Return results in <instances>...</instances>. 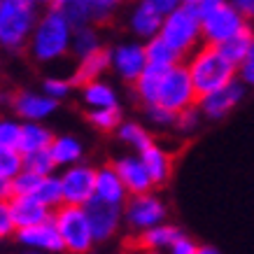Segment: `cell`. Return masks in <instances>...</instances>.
I'll return each mask as SVG.
<instances>
[{
    "mask_svg": "<svg viewBox=\"0 0 254 254\" xmlns=\"http://www.w3.org/2000/svg\"><path fill=\"white\" fill-rule=\"evenodd\" d=\"M72 33H75V26L63 16V12H59L56 7H47L35 23L26 49L35 63L49 65L70 54Z\"/></svg>",
    "mask_w": 254,
    "mask_h": 254,
    "instance_id": "obj_1",
    "label": "cell"
},
{
    "mask_svg": "<svg viewBox=\"0 0 254 254\" xmlns=\"http://www.w3.org/2000/svg\"><path fill=\"white\" fill-rule=\"evenodd\" d=\"M145 52H147V63L149 65H161V68H168V65H175V63L182 61V56L177 54L175 49L161 38V35H154L145 42Z\"/></svg>",
    "mask_w": 254,
    "mask_h": 254,
    "instance_id": "obj_28",
    "label": "cell"
},
{
    "mask_svg": "<svg viewBox=\"0 0 254 254\" xmlns=\"http://www.w3.org/2000/svg\"><path fill=\"white\" fill-rule=\"evenodd\" d=\"M9 110H14V115L21 122H47L59 110V100L49 98L42 89L40 91L26 89V91L12 93Z\"/></svg>",
    "mask_w": 254,
    "mask_h": 254,
    "instance_id": "obj_13",
    "label": "cell"
},
{
    "mask_svg": "<svg viewBox=\"0 0 254 254\" xmlns=\"http://www.w3.org/2000/svg\"><path fill=\"white\" fill-rule=\"evenodd\" d=\"M98 49H103V40H100V33L96 31V23L77 26L75 33H72V49H70V54L82 59V56H89L93 52H98Z\"/></svg>",
    "mask_w": 254,
    "mask_h": 254,
    "instance_id": "obj_26",
    "label": "cell"
},
{
    "mask_svg": "<svg viewBox=\"0 0 254 254\" xmlns=\"http://www.w3.org/2000/svg\"><path fill=\"white\" fill-rule=\"evenodd\" d=\"M56 229L61 233L63 252L68 254H89L96 245L91 231V222L84 205H59L54 210Z\"/></svg>",
    "mask_w": 254,
    "mask_h": 254,
    "instance_id": "obj_6",
    "label": "cell"
},
{
    "mask_svg": "<svg viewBox=\"0 0 254 254\" xmlns=\"http://www.w3.org/2000/svg\"><path fill=\"white\" fill-rule=\"evenodd\" d=\"M21 126H23V122L19 117H2V119H0V145L16 147V149H19Z\"/></svg>",
    "mask_w": 254,
    "mask_h": 254,
    "instance_id": "obj_35",
    "label": "cell"
},
{
    "mask_svg": "<svg viewBox=\"0 0 254 254\" xmlns=\"http://www.w3.org/2000/svg\"><path fill=\"white\" fill-rule=\"evenodd\" d=\"M7 203H9V210H12V217L16 222V229L33 226V224H40L45 219L54 217V210L47 208L45 203H40L35 196H16V193H12L7 198Z\"/></svg>",
    "mask_w": 254,
    "mask_h": 254,
    "instance_id": "obj_17",
    "label": "cell"
},
{
    "mask_svg": "<svg viewBox=\"0 0 254 254\" xmlns=\"http://www.w3.org/2000/svg\"><path fill=\"white\" fill-rule=\"evenodd\" d=\"M145 2H149L154 9H159L163 16L168 14L170 9H175L177 5H180V0H145Z\"/></svg>",
    "mask_w": 254,
    "mask_h": 254,
    "instance_id": "obj_42",
    "label": "cell"
},
{
    "mask_svg": "<svg viewBox=\"0 0 254 254\" xmlns=\"http://www.w3.org/2000/svg\"><path fill=\"white\" fill-rule=\"evenodd\" d=\"M231 2L243 12V16H245L247 21H252L254 19V0H231Z\"/></svg>",
    "mask_w": 254,
    "mask_h": 254,
    "instance_id": "obj_43",
    "label": "cell"
},
{
    "mask_svg": "<svg viewBox=\"0 0 254 254\" xmlns=\"http://www.w3.org/2000/svg\"><path fill=\"white\" fill-rule=\"evenodd\" d=\"M180 236H182V231H180L177 226H173V224H168V222H161V224H156V226H149L145 231H140L138 236H135V247L147 250V252L161 254V252H168V247L173 245Z\"/></svg>",
    "mask_w": 254,
    "mask_h": 254,
    "instance_id": "obj_21",
    "label": "cell"
},
{
    "mask_svg": "<svg viewBox=\"0 0 254 254\" xmlns=\"http://www.w3.org/2000/svg\"><path fill=\"white\" fill-rule=\"evenodd\" d=\"M252 40H254V33L250 31V28H245V31H240L238 35H233V38H229L226 42H222V45H217V47H219L222 54L238 68L240 63H243V59L247 56V52H250Z\"/></svg>",
    "mask_w": 254,
    "mask_h": 254,
    "instance_id": "obj_30",
    "label": "cell"
},
{
    "mask_svg": "<svg viewBox=\"0 0 254 254\" xmlns=\"http://www.w3.org/2000/svg\"><path fill=\"white\" fill-rule=\"evenodd\" d=\"M112 166H115L117 173L122 175L124 185H126V189H128L131 196L133 193H145V191H152V189H154V182H152V177L147 173L140 154H124V156H119Z\"/></svg>",
    "mask_w": 254,
    "mask_h": 254,
    "instance_id": "obj_16",
    "label": "cell"
},
{
    "mask_svg": "<svg viewBox=\"0 0 254 254\" xmlns=\"http://www.w3.org/2000/svg\"><path fill=\"white\" fill-rule=\"evenodd\" d=\"M117 138L122 140L126 147H131L135 154H140L145 147H149L154 142L152 138V133L147 131L142 124L138 122H122L119 124V128H117Z\"/></svg>",
    "mask_w": 254,
    "mask_h": 254,
    "instance_id": "obj_27",
    "label": "cell"
},
{
    "mask_svg": "<svg viewBox=\"0 0 254 254\" xmlns=\"http://www.w3.org/2000/svg\"><path fill=\"white\" fill-rule=\"evenodd\" d=\"M33 196H35L40 203H45L47 208H52V210H56L59 205H63V193H61V182H59V175H56V173H52V175L42 177V182H40V187L35 189V193H33Z\"/></svg>",
    "mask_w": 254,
    "mask_h": 254,
    "instance_id": "obj_31",
    "label": "cell"
},
{
    "mask_svg": "<svg viewBox=\"0 0 254 254\" xmlns=\"http://www.w3.org/2000/svg\"><path fill=\"white\" fill-rule=\"evenodd\" d=\"M40 7H52V5H56V0H35Z\"/></svg>",
    "mask_w": 254,
    "mask_h": 254,
    "instance_id": "obj_46",
    "label": "cell"
},
{
    "mask_svg": "<svg viewBox=\"0 0 254 254\" xmlns=\"http://www.w3.org/2000/svg\"><path fill=\"white\" fill-rule=\"evenodd\" d=\"M40 89H42L49 98H54L61 103V100H65L70 93L75 91V84H72L70 77H47Z\"/></svg>",
    "mask_w": 254,
    "mask_h": 254,
    "instance_id": "obj_36",
    "label": "cell"
},
{
    "mask_svg": "<svg viewBox=\"0 0 254 254\" xmlns=\"http://www.w3.org/2000/svg\"><path fill=\"white\" fill-rule=\"evenodd\" d=\"M187 70L191 75L193 89H196L198 98L217 91V89H222V86H226L229 82H233V79L238 77V68L222 54L219 47L208 45V42L196 47L191 54H189Z\"/></svg>",
    "mask_w": 254,
    "mask_h": 254,
    "instance_id": "obj_2",
    "label": "cell"
},
{
    "mask_svg": "<svg viewBox=\"0 0 254 254\" xmlns=\"http://www.w3.org/2000/svg\"><path fill=\"white\" fill-rule=\"evenodd\" d=\"M196 103H198V96H196V89H193L191 75L187 70V63L180 61L163 70V77H161V84H159V91H156L154 105H161V108L177 115V112L191 108Z\"/></svg>",
    "mask_w": 254,
    "mask_h": 254,
    "instance_id": "obj_7",
    "label": "cell"
},
{
    "mask_svg": "<svg viewBox=\"0 0 254 254\" xmlns=\"http://www.w3.org/2000/svg\"><path fill=\"white\" fill-rule=\"evenodd\" d=\"M196 250H198V245H196L191 238H187L185 233H182V236H180V238H177L175 243L168 247V252H166V254H196Z\"/></svg>",
    "mask_w": 254,
    "mask_h": 254,
    "instance_id": "obj_41",
    "label": "cell"
},
{
    "mask_svg": "<svg viewBox=\"0 0 254 254\" xmlns=\"http://www.w3.org/2000/svg\"><path fill=\"white\" fill-rule=\"evenodd\" d=\"M86 122L91 124L96 131L100 133H112L119 128V124L124 122L122 108H96V110H86Z\"/></svg>",
    "mask_w": 254,
    "mask_h": 254,
    "instance_id": "obj_29",
    "label": "cell"
},
{
    "mask_svg": "<svg viewBox=\"0 0 254 254\" xmlns=\"http://www.w3.org/2000/svg\"><path fill=\"white\" fill-rule=\"evenodd\" d=\"M208 2H224V0H200L198 5H208Z\"/></svg>",
    "mask_w": 254,
    "mask_h": 254,
    "instance_id": "obj_48",
    "label": "cell"
},
{
    "mask_svg": "<svg viewBox=\"0 0 254 254\" xmlns=\"http://www.w3.org/2000/svg\"><path fill=\"white\" fill-rule=\"evenodd\" d=\"M166 217H168L166 203L152 191L133 193L124 203V224L133 233H140V231H145V229H149V226H156V224L166 222Z\"/></svg>",
    "mask_w": 254,
    "mask_h": 254,
    "instance_id": "obj_8",
    "label": "cell"
},
{
    "mask_svg": "<svg viewBox=\"0 0 254 254\" xmlns=\"http://www.w3.org/2000/svg\"><path fill=\"white\" fill-rule=\"evenodd\" d=\"M23 170V154L21 149L16 147L0 145V175L12 180L14 175H19Z\"/></svg>",
    "mask_w": 254,
    "mask_h": 254,
    "instance_id": "obj_32",
    "label": "cell"
},
{
    "mask_svg": "<svg viewBox=\"0 0 254 254\" xmlns=\"http://www.w3.org/2000/svg\"><path fill=\"white\" fill-rule=\"evenodd\" d=\"M84 142L77 135H54L52 145H49V154L54 159L56 168H68L72 163L84 161Z\"/></svg>",
    "mask_w": 254,
    "mask_h": 254,
    "instance_id": "obj_23",
    "label": "cell"
},
{
    "mask_svg": "<svg viewBox=\"0 0 254 254\" xmlns=\"http://www.w3.org/2000/svg\"><path fill=\"white\" fill-rule=\"evenodd\" d=\"M89 222H91V231L96 243H108L119 233L124 224V205H115L108 200H100L93 196L84 205Z\"/></svg>",
    "mask_w": 254,
    "mask_h": 254,
    "instance_id": "obj_11",
    "label": "cell"
},
{
    "mask_svg": "<svg viewBox=\"0 0 254 254\" xmlns=\"http://www.w3.org/2000/svg\"><path fill=\"white\" fill-rule=\"evenodd\" d=\"M145 115L147 119L154 124V126H175V112H170V110L161 108V105H147L145 108Z\"/></svg>",
    "mask_w": 254,
    "mask_h": 254,
    "instance_id": "obj_39",
    "label": "cell"
},
{
    "mask_svg": "<svg viewBox=\"0 0 254 254\" xmlns=\"http://www.w3.org/2000/svg\"><path fill=\"white\" fill-rule=\"evenodd\" d=\"M110 68H112V61H110V49L103 47V49L93 52V54L77 59V65H75V70H72L70 79H72L75 89H79V86H84L86 82L100 79Z\"/></svg>",
    "mask_w": 254,
    "mask_h": 254,
    "instance_id": "obj_20",
    "label": "cell"
},
{
    "mask_svg": "<svg viewBox=\"0 0 254 254\" xmlns=\"http://www.w3.org/2000/svg\"><path fill=\"white\" fill-rule=\"evenodd\" d=\"M16 236V222L12 217V210H9L7 198H0V243L14 238Z\"/></svg>",
    "mask_w": 254,
    "mask_h": 254,
    "instance_id": "obj_38",
    "label": "cell"
},
{
    "mask_svg": "<svg viewBox=\"0 0 254 254\" xmlns=\"http://www.w3.org/2000/svg\"><path fill=\"white\" fill-rule=\"evenodd\" d=\"M198 7H200L203 42H208V45H222L229 38L238 35L240 31L250 28L243 12L233 5L231 0L208 2V5H198Z\"/></svg>",
    "mask_w": 254,
    "mask_h": 254,
    "instance_id": "obj_5",
    "label": "cell"
},
{
    "mask_svg": "<svg viewBox=\"0 0 254 254\" xmlns=\"http://www.w3.org/2000/svg\"><path fill=\"white\" fill-rule=\"evenodd\" d=\"M128 189L124 185L122 175L117 173V168L112 163L108 166H98L96 170V198L115 203V205H124L128 200Z\"/></svg>",
    "mask_w": 254,
    "mask_h": 254,
    "instance_id": "obj_18",
    "label": "cell"
},
{
    "mask_svg": "<svg viewBox=\"0 0 254 254\" xmlns=\"http://www.w3.org/2000/svg\"><path fill=\"white\" fill-rule=\"evenodd\" d=\"M238 77H240V82H243L245 86H252L254 89V40H252V45H250L247 56L238 65Z\"/></svg>",
    "mask_w": 254,
    "mask_h": 254,
    "instance_id": "obj_40",
    "label": "cell"
},
{
    "mask_svg": "<svg viewBox=\"0 0 254 254\" xmlns=\"http://www.w3.org/2000/svg\"><path fill=\"white\" fill-rule=\"evenodd\" d=\"M110 61L117 77L133 84L147 68V52L140 42H122L115 49H110Z\"/></svg>",
    "mask_w": 254,
    "mask_h": 254,
    "instance_id": "obj_14",
    "label": "cell"
},
{
    "mask_svg": "<svg viewBox=\"0 0 254 254\" xmlns=\"http://www.w3.org/2000/svg\"><path fill=\"white\" fill-rule=\"evenodd\" d=\"M131 254H156V252H147V250H140V247H135Z\"/></svg>",
    "mask_w": 254,
    "mask_h": 254,
    "instance_id": "obj_47",
    "label": "cell"
},
{
    "mask_svg": "<svg viewBox=\"0 0 254 254\" xmlns=\"http://www.w3.org/2000/svg\"><path fill=\"white\" fill-rule=\"evenodd\" d=\"M140 159L145 163V168H147V173H149V177H152L154 187H161L170 180V173H173V156H170L161 145L152 142L149 147H145V149L140 152Z\"/></svg>",
    "mask_w": 254,
    "mask_h": 254,
    "instance_id": "obj_22",
    "label": "cell"
},
{
    "mask_svg": "<svg viewBox=\"0 0 254 254\" xmlns=\"http://www.w3.org/2000/svg\"><path fill=\"white\" fill-rule=\"evenodd\" d=\"M52 140H54V131L49 126H45V122H23L19 149H21V154L47 149L52 145Z\"/></svg>",
    "mask_w": 254,
    "mask_h": 254,
    "instance_id": "obj_25",
    "label": "cell"
},
{
    "mask_svg": "<svg viewBox=\"0 0 254 254\" xmlns=\"http://www.w3.org/2000/svg\"><path fill=\"white\" fill-rule=\"evenodd\" d=\"M9 193H12V189H9V180L0 175V198H9Z\"/></svg>",
    "mask_w": 254,
    "mask_h": 254,
    "instance_id": "obj_44",
    "label": "cell"
},
{
    "mask_svg": "<svg viewBox=\"0 0 254 254\" xmlns=\"http://www.w3.org/2000/svg\"><path fill=\"white\" fill-rule=\"evenodd\" d=\"M122 2L124 0H56V5L52 7L63 12V16L77 28L86 23L108 21Z\"/></svg>",
    "mask_w": 254,
    "mask_h": 254,
    "instance_id": "obj_10",
    "label": "cell"
},
{
    "mask_svg": "<svg viewBox=\"0 0 254 254\" xmlns=\"http://www.w3.org/2000/svg\"><path fill=\"white\" fill-rule=\"evenodd\" d=\"M23 168L33 170V173H38V175H52V173H56V163H54V159H52V154H49V147L23 154Z\"/></svg>",
    "mask_w": 254,
    "mask_h": 254,
    "instance_id": "obj_33",
    "label": "cell"
},
{
    "mask_svg": "<svg viewBox=\"0 0 254 254\" xmlns=\"http://www.w3.org/2000/svg\"><path fill=\"white\" fill-rule=\"evenodd\" d=\"M196 254H219L215 250V247H210V245H203V247H198V250H196Z\"/></svg>",
    "mask_w": 254,
    "mask_h": 254,
    "instance_id": "obj_45",
    "label": "cell"
},
{
    "mask_svg": "<svg viewBox=\"0 0 254 254\" xmlns=\"http://www.w3.org/2000/svg\"><path fill=\"white\" fill-rule=\"evenodd\" d=\"M243 96H245V84L236 77L226 86H222V89H217V91L198 98L196 105H198L203 117H208V119H222V117H226L231 110H236V105L243 100Z\"/></svg>",
    "mask_w": 254,
    "mask_h": 254,
    "instance_id": "obj_15",
    "label": "cell"
},
{
    "mask_svg": "<svg viewBox=\"0 0 254 254\" xmlns=\"http://www.w3.org/2000/svg\"><path fill=\"white\" fill-rule=\"evenodd\" d=\"M79 93H82V103H84L86 110H96V108H115L119 105V96H117V89L105 79H93V82H86L84 86H79Z\"/></svg>",
    "mask_w": 254,
    "mask_h": 254,
    "instance_id": "obj_24",
    "label": "cell"
},
{
    "mask_svg": "<svg viewBox=\"0 0 254 254\" xmlns=\"http://www.w3.org/2000/svg\"><path fill=\"white\" fill-rule=\"evenodd\" d=\"M200 110L198 105H191V108H187L182 110V112H177L175 117V128L177 131H182V133H191L198 128V122H200Z\"/></svg>",
    "mask_w": 254,
    "mask_h": 254,
    "instance_id": "obj_37",
    "label": "cell"
},
{
    "mask_svg": "<svg viewBox=\"0 0 254 254\" xmlns=\"http://www.w3.org/2000/svg\"><path fill=\"white\" fill-rule=\"evenodd\" d=\"M159 35H161L180 56L191 54L193 49L200 47V42H203L200 7L193 5V2H180L175 9H170L168 14L163 16Z\"/></svg>",
    "mask_w": 254,
    "mask_h": 254,
    "instance_id": "obj_4",
    "label": "cell"
},
{
    "mask_svg": "<svg viewBox=\"0 0 254 254\" xmlns=\"http://www.w3.org/2000/svg\"><path fill=\"white\" fill-rule=\"evenodd\" d=\"M42 177L45 175H38V173H33V170L23 168L19 175H14L9 180V189H12V193H16V196H33L35 189L40 187V182H42ZM12 193H9V196H12Z\"/></svg>",
    "mask_w": 254,
    "mask_h": 254,
    "instance_id": "obj_34",
    "label": "cell"
},
{
    "mask_svg": "<svg viewBox=\"0 0 254 254\" xmlns=\"http://www.w3.org/2000/svg\"><path fill=\"white\" fill-rule=\"evenodd\" d=\"M16 243L26 250H33V252H42V254H61L63 252V240L61 233L56 229L54 217L52 219H45L40 224H33V226H21L16 229Z\"/></svg>",
    "mask_w": 254,
    "mask_h": 254,
    "instance_id": "obj_12",
    "label": "cell"
},
{
    "mask_svg": "<svg viewBox=\"0 0 254 254\" xmlns=\"http://www.w3.org/2000/svg\"><path fill=\"white\" fill-rule=\"evenodd\" d=\"M161 23H163V14L159 9H154L149 2L145 0H138L135 2V7L131 9V14H128V28L135 38L140 40H149L159 35L161 31Z\"/></svg>",
    "mask_w": 254,
    "mask_h": 254,
    "instance_id": "obj_19",
    "label": "cell"
},
{
    "mask_svg": "<svg viewBox=\"0 0 254 254\" xmlns=\"http://www.w3.org/2000/svg\"><path fill=\"white\" fill-rule=\"evenodd\" d=\"M180 2H193V5H198L200 0H180Z\"/></svg>",
    "mask_w": 254,
    "mask_h": 254,
    "instance_id": "obj_49",
    "label": "cell"
},
{
    "mask_svg": "<svg viewBox=\"0 0 254 254\" xmlns=\"http://www.w3.org/2000/svg\"><path fill=\"white\" fill-rule=\"evenodd\" d=\"M26 254H42V252H33V250H28V252H26Z\"/></svg>",
    "mask_w": 254,
    "mask_h": 254,
    "instance_id": "obj_50",
    "label": "cell"
},
{
    "mask_svg": "<svg viewBox=\"0 0 254 254\" xmlns=\"http://www.w3.org/2000/svg\"><path fill=\"white\" fill-rule=\"evenodd\" d=\"M96 166L86 161L72 163L68 168H61L59 182L65 205H86L96 196Z\"/></svg>",
    "mask_w": 254,
    "mask_h": 254,
    "instance_id": "obj_9",
    "label": "cell"
},
{
    "mask_svg": "<svg viewBox=\"0 0 254 254\" xmlns=\"http://www.w3.org/2000/svg\"><path fill=\"white\" fill-rule=\"evenodd\" d=\"M35 0H0V49L16 54L28 47L40 19Z\"/></svg>",
    "mask_w": 254,
    "mask_h": 254,
    "instance_id": "obj_3",
    "label": "cell"
}]
</instances>
